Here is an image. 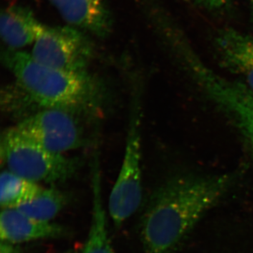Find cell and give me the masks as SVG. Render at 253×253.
<instances>
[{
  "mask_svg": "<svg viewBox=\"0 0 253 253\" xmlns=\"http://www.w3.org/2000/svg\"><path fill=\"white\" fill-rule=\"evenodd\" d=\"M208 8L212 9H221L227 4L229 0H199Z\"/></svg>",
  "mask_w": 253,
  "mask_h": 253,
  "instance_id": "obj_16",
  "label": "cell"
},
{
  "mask_svg": "<svg viewBox=\"0 0 253 253\" xmlns=\"http://www.w3.org/2000/svg\"></svg>",
  "mask_w": 253,
  "mask_h": 253,
  "instance_id": "obj_18",
  "label": "cell"
},
{
  "mask_svg": "<svg viewBox=\"0 0 253 253\" xmlns=\"http://www.w3.org/2000/svg\"><path fill=\"white\" fill-rule=\"evenodd\" d=\"M66 22L106 37L112 28V19L105 0H50Z\"/></svg>",
  "mask_w": 253,
  "mask_h": 253,
  "instance_id": "obj_10",
  "label": "cell"
},
{
  "mask_svg": "<svg viewBox=\"0 0 253 253\" xmlns=\"http://www.w3.org/2000/svg\"><path fill=\"white\" fill-rule=\"evenodd\" d=\"M73 113L42 109L23 118L15 127L44 149L63 154L81 147L84 141L83 129Z\"/></svg>",
  "mask_w": 253,
  "mask_h": 253,
  "instance_id": "obj_6",
  "label": "cell"
},
{
  "mask_svg": "<svg viewBox=\"0 0 253 253\" xmlns=\"http://www.w3.org/2000/svg\"><path fill=\"white\" fill-rule=\"evenodd\" d=\"M0 146L6 169L33 182H63L78 169L74 160L44 149L15 126L1 134Z\"/></svg>",
  "mask_w": 253,
  "mask_h": 253,
  "instance_id": "obj_3",
  "label": "cell"
},
{
  "mask_svg": "<svg viewBox=\"0 0 253 253\" xmlns=\"http://www.w3.org/2000/svg\"><path fill=\"white\" fill-rule=\"evenodd\" d=\"M236 176V173L179 176L158 188L141 221V241L146 253L174 252L229 191Z\"/></svg>",
  "mask_w": 253,
  "mask_h": 253,
  "instance_id": "obj_1",
  "label": "cell"
},
{
  "mask_svg": "<svg viewBox=\"0 0 253 253\" xmlns=\"http://www.w3.org/2000/svg\"><path fill=\"white\" fill-rule=\"evenodd\" d=\"M212 99L231 120L253 156V91L241 82L224 79L214 87Z\"/></svg>",
  "mask_w": 253,
  "mask_h": 253,
  "instance_id": "obj_7",
  "label": "cell"
},
{
  "mask_svg": "<svg viewBox=\"0 0 253 253\" xmlns=\"http://www.w3.org/2000/svg\"><path fill=\"white\" fill-rule=\"evenodd\" d=\"M215 46L223 66L253 91V36L226 28L218 33Z\"/></svg>",
  "mask_w": 253,
  "mask_h": 253,
  "instance_id": "obj_8",
  "label": "cell"
},
{
  "mask_svg": "<svg viewBox=\"0 0 253 253\" xmlns=\"http://www.w3.org/2000/svg\"><path fill=\"white\" fill-rule=\"evenodd\" d=\"M41 26L33 11L25 6L14 5L1 11L0 31L8 49H21L35 42Z\"/></svg>",
  "mask_w": 253,
  "mask_h": 253,
  "instance_id": "obj_11",
  "label": "cell"
},
{
  "mask_svg": "<svg viewBox=\"0 0 253 253\" xmlns=\"http://www.w3.org/2000/svg\"><path fill=\"white\" fill-rule=\"evenodd\" d=\"M31 54L36 61L49 67L84 73L92 56V46L76 28L41 24Z\"/></svg>",
  "mask_w": 253,
  "mask_h": 253,
  "instance_id": "obj_5",
  "label": "cell"
},
{
  "mask_svg": "<svg viewBox=\"0 0 253 253\" xmlns=\"http://www.w3.org/2000/svg\"><path fill=\"white\" fill-rule=\"evenodd\" d=\"M2 61L26 99L42 109L74 112L93 107L99 99L98 86L86 72L49 67L31 54L9 49L3 51Z\"/></svg>",
  "mask_w": 253,
  "mask_h": 253,
  "instance_id": "obj_2",
  "label": "cell"
},
{
  "mask_svg": "<svg viewBox=\"0 0 253 253\" xmlns=\"http://www.w3.org/2000/svg\"><path fill=\"white\" fill-rule=\"evenodd\" d=\"M92 191L91 226L83 253H115L109 236L106 210L101 195V179L97 169L93 174Z\"/></svg>",
  "mask_w": 253,
  "mask_h": 253,
  "instance_id": "obj_12",
  "label": "cell"
},
{
  "mask_svg": "<svg viewBox=\"0 0 253 253\" xmlns=\"http://www.w3.org/2000/svg\"><path fill=\"white\" fill-rule=\"evenodd\" d=\"M131 106L124 157L109 200V215L116 227L137 211L142 201L141 108L136 91Z\"/></svg>",
  "mask_w": 253,
  "mask_h": 253,
  "instance_id": "obj_4",
  "label": "cell"
},
{
  "mask_svg": "<svg viewBox=\"0 0 253 253\" xmlns=\"http://www.w3.org/2000/svg\"><path fill=\"white\" fill-rule=\"evenodd\" d=\"M0 253H22L18 244H11L6 241H1Z\"/></svg>",
  "mask_w": 253,
  "mask_h": 253,
  "instance_id": "obj_15",
  "label": "cell"
},
{
  "mask_svg": "<svg viewBox=\"0 0 253 253\" xmlns=\"http://www.w3.org/2000/svg\"><path fill=\"white\" fill-rule=\"evenodd\" d=\"M251 10H252V14L253 16V0H251Z\"/></svg>",
  "mask_w": 253,
  "mask_h": 253,
  "instance_id": "obj_17",
  "label": "cell"
},
{
  "mask_svg": "<svg viewBox=\"0 0 253 253\" xmlns=\"http://www.w3.org/2000/svg\"><path fill=\"white\" fill-rule=\"evenodd\" d=\"M63 226L51 221L38 220L16 208H2L0 237L2 241L18 244L40 239H56L66 234Z\"/></svg>",
  "mask_w": 253,
  "mask_h": 253,
  "instance_id": "obj_9",
  "label": "cell"
},
{
  "mask_svg": "<svg viewBox=\"0 0 253 253\" xmlns=\"http://www.w3.org/2000/svg\"><path fill=\"white\" fill-rule=\"evenodd\" d=\"M38 183L28 180L8 169L0 177L1 208H17L37 196L42 190Z\"/></svg>",
  "mask_w": 253,
  "mask_h": 253,
  "instance_id": "obj_13",
  "label": "cell"
},
{
  "mask_svg": "<svg viewBox=\"0 0 253 253\" xmlns=\"http://www.w3.org/2000/svg\"><path fill=\"white\" fill-rule=\"evenodd\" d=\"M67 198L54 187L44 189L33 199L16 208L32 218L51 221L67 204Z\"/></svg>",
  "mask_w": 253,
  "mask_h": 253,
  "instance_id": "obj_14",
  "label": "cell"
}]
</instances>
